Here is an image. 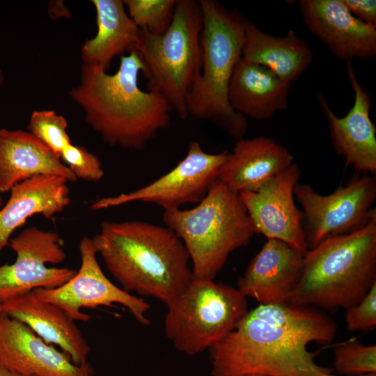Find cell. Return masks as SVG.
Masks as SVG:
<instances>
[{"label": "cell", "mask_w": 376, "mask_h": 376, "mask_svg": "<svg viewBox=\"0 0 376 376\" xmlns=\"http://www.w3.org/2000/svg\"><path fill=\"white\" fill-rule=\"evenodd\" d=\"M201 30L199 1L177 0L167 31L157 35L139 29L132 49L145 65L149 90L161 93L181 119L189 116L188 97L201 72Z\"/></svg>", "instance_id": "cell-7"}, {"label": "cell", "mask_w": 376, "mask_h": 376, "mask_svg": "<svg viewBox=\"0 0 376 376\" xmlns=\"http://www.w3.org/2000/svg\"><path fill=\"white\" fill-rule=\"evenodd\" d=\"M91 240L127 292L155 298L167 306L193 277L183 242L167 226L140 220L105 221Z\"/></svg>", "instance_id": "cell-3"}, {"label": "cell", "mask_w": 376, "mask_h": 376, "mask_svg": "<svg viewBox=\"0 0 376 376\" xmlns=\"http://www.w3.org/2000/svg\"><path fill=\"white\" fill-rule=\"evenodd\" d=\"M127 53L120 56L113 75L82 64L79 82L69 94L105 142L141 150L169 126L172 109L159 92L140 88L139 77L145 72V65L136 51Z\"/></svg>", "instance_id": "cell-2"}, {"label": "cell", "mask_w": 376, "mask_h": 376, "mask_svg": "<svg viewBox=\"0 0 376 376\" xmlns=\"http://www.w3.org/2000/svg\"><path fill=\"white\" fill-rule=\"evenodd\" d=\"M293 157L273 139H238L222 165L219 181L233 191H256L293 163Z\"/></svg>", "instance_id": "cell-19"}, {"label": "cell", "mask_w": 376, "mask_h": 376, "mask_svg": "<svg viewBox=\"0 0 376 376\" xmlns=\"http://www.w3.org/2000/svg\"><path fill=\"white\" fill-rule=\"evenodd\" d=\"M97 32L81 47L83 64L107 71L113 58L130 51L138 39L139 29L125 11L123 1L93 0Z\"/></svg>", "instance_id": "cell-24"}, {"label": "cell", "mask_w": 376, "mask_h": 376, "mask_svg": "<svg viewBox=\"0 0 376 376\" xmlns=\"http://www.w3.org/2000/svg\"><path fill=\"white\" fill-rule=\"evenodd\" d=\"M49 12L52 18L69 15V10L61 1H54L49 3Z\"/></svg>", "instance_id": "cell-31"}, {"label": "cell", "mask_w": 376, "mask_h": 376, "mask_svg": "<svg viewBox=\"0 0 376 376\" xmlns=\"http://www.w3.org/2000/svg\"><path fill=\"white\" fill-rule=\"evenodd\" d=\"M38 175L77 178L61 157L29 132L0 129V194Z\"/></svg>", "instance_id": "cell-21"}, {"label": "cell", "mask_w": 376, "mask_h": 376, "mask_svg": "<svg viewBox=\"0 0 376 376\" xmlns=\"http://www.w3.org/2000/svg\"><path fill=\"white\" fill-rule=\"evenodd\" d=\"M336 322L309 306L259 304L209 350L212 376H340L318 364V352L307 346L327 345Z\"/></svg>", "instance_id": "cell-1"}, {"label": "cell", "mask_w": 376, "mask_h": 376, "mask_svg": "<svg viewBox=\"0 0 376 376\" xmlns=\"http://www.w3.org/2000/svg\"><path fill=\"white\" fill-rule=\"evenodd\" d=\"M68 181L56 175H38L10 189L7 203L0 210V253L9 246L12 233L36 214L52 218L70 203Z\"/></svg>", "instance_id": "cell-20"}, {"label": "cell", "mask_w": 376, "mask_h": 376, "mask_svg": "<svg viewBox=\"0 0 376 376\" xmlns=\"http://www.w3.org/2000/svg\"><path fill=\"white\" fill-rule=\"evenodd\" d=\"M242 57L269 69L291 84L308 68L313 55L307 43L293 30L274 36L247 20Z\"/></svg>", "instance_id": "cell-23"}, {"label": "cell", "mask_w": 376, "mask_h": 376, "mask_svg": "<svg viewBox=\"0 0 376 376\" xmlns=\"http://www.w3.org/2000/svg\"><path fill=\"white\" fill-rule=\"evenodd\" d=\"M291 84L269 69L242 57L228 90L232 109L244 117L265 120L287 108Z\"/></svg>", "instance_id": "cell-22"}, {"label": "cell", "mask_w": 376, "mask_h": 376, "mask_svg": "<svg viewBox=\"0 0 376 376\" xmlns=\"http://www.w3.org/2000/svg\"><path fill=\"white\" fill-rule=\"evenodd\" d=\"M167 308L165 334L177 350L189 356L208 350L248 311L246 297L238 288L196 277Z\"/></svg>", "instance_id": "cell-8"}, {"label": "cell", "mask_w": 376, "mask_h": 376, "mask_svg": "<svg viewBox=\"0 0 376 376\" xmlns=\"http://www.w3.org/2000/svg\"><path fill=\"white\" fill-rule=\"evenodd\" d=\"M9 246L17 258L13 264L0 266L1 304L37 288L60 287L77 272L68 267L46 265L61 263L66 258L63 240L56 232L29 228L10 239Z\"/></svg>", "instance_id": "cell-12"}, {"label": "cell", "mask_w": 376, "mask_h": 376, "mask_svg": "<svg viewBox=\"0 0 376 376\" xmlns=\"http://www.w3.org/2000/svg\"><path fill=\"white\" fill-rule=\"evenodd\" d=\"M79 249L81 266L75 275L60 287L35 289L32 291L34 295L59 306L75 321L87 322L93 318L81 312L82 308L120 304L138 322L148 325L150 305L143 298L116 286L106 276L97 260L91 238L84 237Z\"/></svg>", "instance_id": "cell-11"}, {"label": "cell", "mask_w": 376, "mask_h": 376, "mask_svg": "<svg viewBox=\"0 0 376 376\" xmlns=\"http://www.w3.org/2000/svg\"><path fill=\"white\" fill-rule=\"evenodd\" d=\"M299 177V167L293 162L257 191H242L239 195L256 233L281 240L304 254L308 247L303 213L294 199V188Z\"/></svg>", "instance_id": "cell-13"}, {"label": "cell", "mask_w": 376, "mask_h": 376, "mask_svg": "<svg viewBox=\"0 0 376 376\" xmlns=\"http://www.w3.org/2000/svg\"><path fill=\"white\" fill-rule=\"evenodd\" d=\"M245 376H265V375H245Z\"/></svg>", "instance_id": "cell-36"}, {"label": "cell", "mask_w": 376, "mask_h": 376, "mask_svg": "<svg viewBox=\"0 0 376 376\" xmlns=\"http://www.w3.org/2000/svg\"><path fill=\"white\" fill-rule=\"evenodd\" d=\"M123 3L139 29L161 35L172 22L176 0H125Z\"/></svg>", "instance_id": "cell-25"}, {"label": "cell", "mask_w": 376, "mask_h": 376, "mask_svg": "<svg viewBox=\"0 0 376 376\" xmlns=\"http://www.w3.org/2000/svg\"><path fill=\"white\" fill-rule=\"evenodd\" d=\"M376 283V214L361 229L322 240L304 255L288 303L323 308L357 304Z\"/></svg>", "instance_id": "cell-4"}, {"label": "cell", "mask_w": 376, "mask_h": 376, "mask_svg": "<svg viewBox=\"0 0 376 376\" xmlns=\"http://www.w3.org/2000/svg\"><path fill=\"white\" fill-rule=\"evenodd\" d=\"M202 10V67L187 100L188 115L209 121L230 136L240 139L246 132V118L234 111L228 90L242 58L247 19L236 9L214 0H199Z\"/></svg>", "instance_id": "cell-5"}, {"label": "cell", "mask_w": 376, "mask_h": 376, "mask_svg": "<svg viewBox=\"0 0 376 376\" xmlns=\"http://www.w3.org/2000/svg\"><path fill=\"white\" fill-rule=\"evenodd\" d=\"M228 152L204 151L196 141L190 143L186 156L169 172L137 190L95 201L92 210L119 206L131 202L150 203L164 211L180 209L186 203H198L218 180Z\"/></svg>", "instance_id": "cell-10"}, {"label": "cell", "mask_w": 376, "mask_h": 376, "mask_svg": "<svg viewBox=\"0 0 376 376\" xmlns=\"http://www.w3.org/2000/svg\"><path fill=\"white\" fill-rule=\"evenodd\" d=\"M304 255L281 240L267 239L239 278L237 288L261 304L287 303L301 276Z\"/></svg>", "instance_id": "cell-17"}, {"label": "cell", "mask_w": 376, "mask_h": 376, "mask_svg": "<svg viewBox=\"0 0 376 376\" xmlns=\"http://www.w3.org/2000/svg\"><path fill=\"white\" fill-rule=\"evenodd\" d=\"M61 158L77 179L97 182L104 176L98 157L82 146L68 145L61 152Z\"/></svg>", "instance_id": "cell-28"}, {"label": "cell", "mask_w": 376, "mask_h": 376, "mask_svg": "<svg viewBox=\"0 0 376 376\" xmlns=\"http://www.w3.org/2000/svg\"><path fill=\"white\" fill-rule=\"evenodd\" d=\"M66 119L52 110L33 111L29 121L28 130L56 155L72 143L67 132Z\"/></svg>", "instance_id": "cell-27"}, {"label": "cell", "mask_w": 376, "mask_h": 376, "mask_svg": "<svg viewBox=\"0 0 376 376\" xmlns=\"http://www.w3.org/2000/svg\"><path fill=\"white\" fill-rule=\"evenodd\" d=\"M349 11L361 22L376 27V1L343 0Z\"/></svg>", "instance_id": "cell-30"}, {"label": "cell", "mask_w": 376, "mask_h": 376, "mask_svg": "<svg viewBox=\"0 0 376 376\" xmlns=\"http://www.w3.org/2000/svg\"><path fill=\"white\" fill-rule=\"evenodd\" d=\"M10 376H24V375H22L20 374L13 373V372H10Z\"/></svg>", "instance_id": "cell-34"}, {"label": "cell", "mask_w": 376, "mask_h": 376, "mask_svg": "<svg viewBox=\"0 0 376 376\" xmlns=\"http://www.w3.org/2000/svg\"><path fill=\"white\" fill-rule=\"evenodd\" d=\"M294 196L301 205L308 248L324 239L350 234L363 228L376 214V180L369 174L354 176L344 187L327 196L309 185L297 183Z\"/></svg>", "instance_id": "cell-9"}, {"label": "cell", "mask_w": 376, "mask_h": 376, "mask_svg": "<svg viewBox=\"0 0 376 376\" xmlns=\"http://www.w3.org/2000/svg\"><path fill=\"white\" fill-rule=\"evenodd\" d=\"M0 366L24 376H93L87 363H74L28 326L0 312Z\"/></svg>", "instance_id": "cell-15"}, {"label": "cell", "mask_w": 376, "mask_h": 376, "mask_svg": "<svg viewBox=\"0 0 376 376\" xmlns=\"http://www.w3.org/2000/svg\"><path fill=\"white\" fill-rule=\"evenodd\" d=\"M303 21L338 58L373 59L376 56V27L357 19L343 0H301Z\"/></svg>", "instance_id": "cell-16"}, {"label": "cell", "mask_w": 376, "mask_h": 376, "mask_svg": "<svg viewBox=\"0 0 376 376\" xmlns=\"http://www.w3.org/2000/svg\"><path fill=\"white\" fill-rule=\"evenodd\" d=\"M0 376H10V371L0 366Z\"/></svg>", "instance_id": "cell-32"}, {"label": "cell", "mask_w": 376, "mask_h": 376, "mask_svg": "<svg viewBox=\"0 0 376 376\" xmlns=\"http://www.w3.org/2000/svg\"><path fill=\"white\" fill-rule=\"evenodd\" d=\"M163 221L183 242L196 278L214 279L230 253L256 233L239 194L219 180L194 207L166 210Z\"/></svg>", "instance_id": "cell-6"}, {"label": "cell", "mask_w": 376, "mask_h": 376, "mask_svg": "<svg viewBox=\"0 0 376 376\" xmlns=\"http://www.w3.org/2000/svg\"><path fill=\"white\" fill-rule=\"evenodd\" d=\"M2 311L28 326L46 343L58 345L75 364L87 363L90 346L68 314L31 292L2 304Z\"/></svg>", "instance_id": "cell-18"}, {"label": "cell", "mask_w": 376, "mask_h": 376, "mask_svg": "<svg viewBox=\"0 0 376 376\" xmlns=\"http://www.w3.org/2000/svg\"><path fill=\"white\" fill-rule=\"evenodd\" d=\"M359 376H376V373H368V374H364Z\"/></svg>", "instance_id": "cell-35"}, {"label": "cell", "mask_w": 376, "mask_h": 376, "mask_svg": "<svg viewBox=\"0 0 376 376\" xmlns=\"http://www.w3.org/2000/svg\"><path fill=\"white\" fill-rule=\"evenodd\" d=\"M345 323L351 331H366L375 327L376 283L357 304L346 309Z\"/></svg>", "instance_id": "cell-29"}, {"label": "cell", "mask_w": 376, "mask_h": 376, "mask_svg": "<svg viewBox=\"0 0 376 376\" xmlns=\"http://www.w3.org/2000/svg\"><path fill=\"white\" fill-rule=\"evenodd\" d=\"M3 76L1 73V72L0 71V84L3 82ZM3 205V199H2V197L0 195V207H1Z\"/></svg>", "instance_id": "cell-33"}, {"label": "cell", "mask_w": 376, "mask_h": 376, "mask_svg": "<svg viewBox=\"0 0 376 376\" xmlns=\"http://www.w3.org/2000/svg\"><path fill=\"white\" fill-rule=\"evenodd\" d=\"M2 311V304L0 302V312Z\"/></svg>", "instance_id": "cell-37"}, {"label": "cell", "mask_w": 376, "mask_h": 376, "mask_svg": "<svg viewBox=\"0 0 376 376\" xmlns=\"http://www.w3.org/2000/svg\"><path fill=\"white\" fill-rule=\"evenodd\" d=\"M333 364L339 374L376 373V345H364L355 339L339 344L334 350Z\"/></svg>", "instance_id": "cell-26"}, {"label": "cell", "mask_w": 376, "mask_h": 376, "mask_svg": "<svg viewBox=\"0 0 376 376\" xmlns=\"http://www.w3.org/2000/svg\"><path fill=\"white\" fill-rule=\"evenodd\" d=\"M347 74L354 100L347 113L339 118L324 97L318 93V101L328 122L331 144L336 153L360 174L376 172V127L370 117L371 97L359 82L351 61Z\"/></svg>", "instance_id": "cell-14"}]
</instances>
